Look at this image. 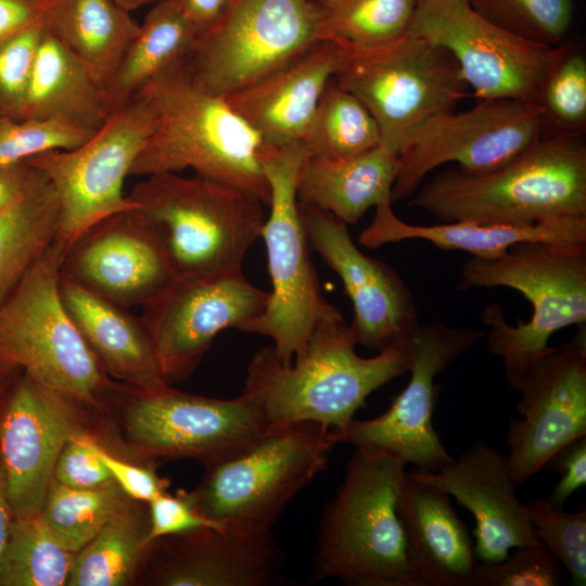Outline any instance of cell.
I'll use <instances>...</instances> for the list:
<instances>
[{"label":"cell","mask_w":586,"mask_h":586,"mask_svg":"<svg viewBox=\"0 0 586 586\" xmlns=\"http://www.w3.org/2000/svg\"><path fill=\"white\" fill-rule=\"evenodd\" d=\"M356 345L349 324L334 306L317 322L292 364H282L272 345L259 349L247 365L242 393L259 406L268 429L316 422L342 440L367 397L408 372L410 364L411 336L370 358L357 355Z\"/></svg>","instance_id":"obj_1"},{"label":"cell","mask_w":586,"mask_h":586,"mask_svg":"<svg viewBox=\"0 0 586 586\" xmlns=\"http://www.w3.org/2000/svg\"><path fill=\"white\" fill-rule=\"evenodd\" d=\"M409 203L443 222L520 226L586 216L585 139L543 136L484 174L446 169L419 187Z\"/></svg>","instance_id":"obj_2"},{"label":"cell","mask_w":586,"mask_h":586,"mask_svg":"<svg viewBox=\"0 0 586 586\" xmlns=\"http://www.w3.org/2000/svg\"><path fill=\"white\" fill-rule=\"evenodd\" d=\"M345 477L321 517L316 581L349 586H425L398 514L406 464L374 447H355Z\"/></svg>","instance_id":"obj_3"},{"label":"cell","mask_w":586,"mask_h":586,"mask_svg":"<svg viewBox=\"0 0 586 586\" xmlns=\"http://www.w3.org/2000/svg\"><path fill=\"white\" fill-rule=\"evenodd\" d=\"M142 91L154 103L156 124L130 176L190 168L269 205L270 187L262 163L266 145L222 97L194 86L182 61L155 76Z\"/></svg>","instance_id":"obj_4"},{"label":"cell","mask_w":586,"mask_h":586,"mask_svg":"<svg viewBox=\"0 0 586 586\" xmlns=\"http://www.w3.org/2000/svg\"><path fill=\"white\" fill-rule=\"evenodd\" d=\"M127 196L178 278L241 271L266 220L260 200L199 175H149Z\"/></svg>","instance_id":"obj_5"},{"label":"cell","mask_w":586,"mask_h":586,"mask_svg":"<svg viewBox=\"0 0 586 586\" xmlns=\"http://www.w3.org/2000/svg\"><path fill=\"white\" fill-rule=\"evenodd\" d=\"M458 290L506 286L532 304L527 322L511 326L498 303L482 311L488 351L499 357L511 388L526 369L551 351L550 336L570 326L586 324V249L543 243L513 245L496 259L469 258L462 265Z\"/></svg>","instance_id":"obj_6"},{"label":"cell","mask_w":586,"mask_h":586,"mask_svg":"<svg viewBox=\"0 0 586 586\" xmlns=\"http://www.w3.org/2000/svg\"><path fill=\"white\" fill-rule=\"evenodd\" d=\"M65 251L56 240L0 305V356L81 411L102 412L120 383L105 373L63 304Z\"/></svg>","instance_id":"obj_7"},{"label":"cell","mask_w":586,"mask_h":586,"mask_svg":"<svg viewBox=\"0 0 586 586\" xmlns=\"http://www.w3.org/2000/svg\"><path fill=\"white\" fill-rule=\"evenodd\" d=\"M339 443L336 431L316 422L270 428L239 454L206 467L192 492L195 504L219 523L272 530Z\"/></svg>","instance_id":"obj_8"},{"label":"cell","mask_w":586,"mask_h":586,"mask_svg":"<svg viewBox=\"0 0 586 586\" xmlns=\"http://www.w3.org/2000/svg\"><path fill=\"white\" fill-rule=\"evenodd\" d=\"M332 78L369 111L381 143L400 151L429 118L469 95L468 85L444 48L404 35L369 47H339Z\"/></svg>","instance_id":"obj_9"},{"label":"cell","mask_w":586,"mask_h":586,"mask_svg":"<svg viewBox=\"0 0 586 586\" xmlns=\"http://www.w3.org/2000/svg\"><path fill=\"white\" fill-rule=\"evenodd\" d=\"M306 155L302 142L266 146L263 153L270 212L262 238L272 290L265 311L242 331L270 337L284 365L303 354L317 322L334 307L322 295L298 212L297 177Z\"/></svg>","instance_id":"obj_10"},{"label":"cell","mask_w":586,"mask_h":586,"mask_svg":"<svg viewBox=\"0 0 586 586\" xmlns=\"http://www.w3.org/2000/svg\"><path fill=\"white\" fill-rule=\"evenodd\" d=\"M317 16L310 0H230L195 37L183 71L205 92H235L316 43Z\"/></svg>","instance_id":"obj_11"},{"label":"cell","mask_w":586,"mask_h":586,"mask_svg":"<svg viewBox=\"0 0 586 586\" xmlns=\"http://www.w3.org/2000/svg\"><path fill=\"white\" fill-rule=\"evenodd\" d=\"M155 124L154 103L141 91L111 112L85 143L25 162L40 170L55 190L61 212L58 241L65 249L97 221L136 208L124 193V182Z\"/></svg>","instance_id":"obj_12"},{"label":"cell","mask_w":586,"mask_h":586,"mask_svg":"<svg viewBox=\"0 0 586 586\" xmlns=\"http://www.w3.org/2000/svg\"><path fill=\"white\" fill-rule=\"evenodd\" d=\"M131 446L148 458H193L206 467L258 440L268 424L246 394L220 399L179 392L165 384L141 390L122 383L115 400Z\"/></svg>","instance_id":"obj_13"},{"label":"cell","mask_w":586,"mask_h":586,"mask_svg":"<svg viewBox=\"0 0 586 586\" xmlns=\"http://www.w3.org/2000/svg\"><path fill=\"white\" fill-rule=\"evenodd\" d=\"M406 34L446 49L476 99L533 104L562 44L510 34L480 15L468 0H417Z\"/></svg>","instance_id":"obj_14"},{"label":"cell","mask_w":586,"mask_h":586,"mask_svg":"<svg viewBox=\"0 0 586 586\" xmlns=\"http://www.w3.org/2000/svg\"><path fill=\"white\" fill-rule=\"evenodd\" d=\"M544 136L536 104L513 99L479 100L471 109L440 113L404 142L391 202L411 198L425 176L446 163L470 174L494 170Z\"/></svg>","instance_id":"obj_15"},{"label":"cell","mask_w":586,"mask_h":586,"mask_svg":"<svg viewBox=\"0 0 586 586\" xmlns=\"http://www.w3.org/2000/svg\"><path fill=\"white\" fill-rule=\"evenodd\" d=\"M484 336L473 328L419 323L411 335L408 384L384 413L354 419L342 443L385 450L421 471L434 472L451 460L432 422L440 391L435 378Z\"/></svg>","instance_id":"obj_16"},{"label":"cell","mask_w":586,"mask_h":586,"mask_svg":"<svg viewBox=\"0 0 586 586\" xmlns=\"http://www.w3.org/2000/svg\"><path fill=\"white\" fill-rule=\"evenodd\" d=\"M269 291L253 285L242 270L176 278L140 316L169 384L189 377L216 335L240 331L265 311Z\"/></svg>","instance_id":"obj_17"},{"label":"cell","mask_w":586,"mask_h":586,"mask_svg":"<svg viewBox=\"0 0 586 586\" xmlns=\"http://www.w3.org/2000/svg\"><path fill=\"white\" fill-rule=\"evenodd\" d=\"M512 390L520 394V418L509 424L507 458L519 485L562 447L586 436V324L533 362Z\"/></svg>","instance_id":"obj_18"},{"label":"cell","mask_w":586,"mask_h":586,"mask_svg":"<svg viewBox=\"0 0 586 586\" xmlns=\"http://www.w3.org/2000/svg\"><path fill=\"white\" fill-rule=\"evenodd\" d=\"M81 411L25 373L0 403V461L14 518L39 514L59 456L81 430Z\"/></svg>","instance_id":"obj_19"},{"label":"cell","mask_w":586,"mask_h":586,"mask_svg":"<svg viewBox=\"0 0 586 586\" xmlns=\"http://www.w3.org/2000/svg\"><path fill=\"white\" fill-rule=\"evenodd\" d=\"M298 212L310 246L339 275L353 304L355 343L380 352L408 340L419 324L418 310L399 275L360 252L347 225L331 213L300 202Z\"/></svg>","instance_id":"obj_20"},{"label":"cell","mask_w":586,"mask_h":586,"mask_svg":"<svg viewBox=\"0 0 586 586\" xmlns=\"http://www.w3.org/2000/svg\"><path fill=\"white\" fill-rule=\"evenodd\" d=\"M61 273L123 307H144L177 278L158 240L136 209L112 214L66 249Z\"/></svg>","instance_id":"obj_21"},{"label":"cell","mask_w":586,"mask_h":586,"mask_svg":"<svg viewBox=\"0 0 586 586\" xmlns=\"http://www.w3.org/2000/svg\"><path fill=\"white\" fill-rule=\"evenodd\" d=\"M149 578L162 586H267L285 565L272 530L203 527L152 544Z\"/></svg>","instance_id":"obj_22"},{"label":"cell","mask_w":586,"mask_h":586,"mask_svg":"<svg viewBox=\"0 0 586 586\" xmlns=\"http://www.w3.org/2000/svg\"><path fill=\"white\" fill-rule=\"evenodd\" d=\"M413 472L472 513L476 524L474 553L480 562H498L511 548L543 544L517 495L507 455L488 443L474 442L434 472Z\"/></svg>","instance_id":"obj_23"},{"label":"cell","mask_w":586,"mask_h":586,"mask_svg":"<svg viewBox=\"0 0 586 586\" xmlns=\"http://www.w3.org/2000/svg\"><path fill=\"white\" fill-rule=\"evenodd\" d=\"M339 56L336 44L317 41L282 67L222 98L267 148L302 142Z\"/></svg>","instance_id":"obj_24"},{"label":"cell","mask_w":586,"mask_h":586,"mask_svg":"<svg viewBox=\"0 0 586 586\" xmlns=\"http://www.w3.org/2000/svg\"><path fill=\"white\" fill-rule=\"evenodd\" d=\"M424 240L442 251H463L479 259H496L523 242L586 249V216H561L531 225H483L471 221L411 225L399 219L391 200L375 206L371 224L360 233L364 246L377 249L405 240Z\"/></svg>","instance_id":"obj_25"},{"label":"cell","mask_w":586,"mask_h":586,"mask_svg":"<svg viewBox=\"0 0 586 586\" xmlns=\"http://www.w3.org/2000/svg\"><path fill=\"white\" fill-rule=\"evenodd\" d=\"M398 514L425 586H475L479 560L466 524L444 489L404 474Z\"/></svg>","instance_id":"obj_26"},{"label":"cell","mask_w":586,"mask_h":586,"mask_svg":"<svg viewBox=\"0 0 586 586\" xmlns=\"http://www.w3.org/2000/svg\"><path fill=\"white\" fill-rule=\"evenodd\" d=\"M59 286L66 310L112 380L141 390L168 384L141 317L63 273Z\"/></svg>","instance_id":"obj_27"},{"label":"cell","mask_w":586,"mask_h":586,"mask_svg":"<svg viewBox=\"0 0 586 586\" xmlns=\"http://www.w3.org/2000/svg\"><path fill=\"white\" fill-rule=\"evenodd\" d=\"M398 156L397 149L383 143L342 160L306 155L297 177V201L355 225L371 206L391 200Z\"/></svg>","instance_id":"obj_28"},{"label":"cell","mask_w":586,"mask_h":586,"mask_svg":"<svg viewBox=\"0 0 586 586\" xmlns=\"http://www.w3.org/2000/svg\"><path fill=\"white\" fill-rule=\"evenodd\" d=\"M42 25L104 90L140 24L113 0H41Z\"/></svg>","instance_id":"obj_29"},{"label":"cell","mask_w":586,"mask_h":586,"mask_svg":"<svg viewBox=\"0 0 586 586\" xmlns=\"http://www.w3.org/2000/svg\"><path fill=\"white\" fill-rule=\"evenodd\" d=\"M107 116L101 87L84 65L44 29L18 119L54 120L95 132Z\"/></svg>","instance_id":"obj_30"},{"label":"cell","mask_w":586,"mask_h":586,"mask_svg":"<svg viewBox=\"0 0 586 586\" xmlns=\"http://www.w3.org/2000/svg\"><path fill=\"white\" fill-rule=\"evenodd\" d=\"M152 5L104 90L109 114L139 94L160 73L181 62L198 36L175 0Z\"/></svg>","instance_id":"obj_31"},{"label":"cell","mask_w":586,"mask_h":586,"mask_svg":"<svg viewBox=\"0 0 586 586\" xmlns=\"http://www.w3.org/2000/svg\"><path fill=\"white\" fill-rule=\"evenodd\" d=\"M60 215L54 188L35 168L25 190L0 214V305L58 240Z\"/></svg>","instance_id":"obj_32"},{"label":"cell","mask_w":586,"mask_h":586,"mask_svg":"<svg viewBox=\"0 0 586 586\" xmlns=\"http://www.w3.org/2000/svg\"><path fill=\"white\" fill-rule=\"evenodd\" d=\"M148 530L149 513L130 502L75 553L66 585H128L149 557Z\"/></svg>","instance_id":"obj_33"},{"label":"cell","mask_w":586,"mask_h":586,"mask_svg":"<svg viewBox=\"0 0 586 586\" xmlns=\"http://www.w3.org/2000/svg\"><path fill=\"white\" fill-rule=\"evenodd\" d=\"M302 143L307 156L342 160L375 148L381 143V136L366 106L331 78Z\"/></svg>","instance_id":"obj_34"},{"label":"cell","mask_w":586,"mask_h":586,"mask_svg":"<svg viewBox=\"0 0 586 586\" xmlns=\"http://www.w3.org/2000/svg\"><path fill=\"white\" fill-rule=\"evenodd\" d=\"M417 0H339L317 7L316 41L337 47L382 44L406 35Z\"/></svg>","instance_id":"obj_35"},{"label":"cell","mask_w":586,"mask_h":586,"mask_svg":"<svg viewBox=\"0 0 586 586\" xmlns=\"http://www.w3.org/2000/svg\"><path fill=\"white\" fill-rule=\"evenodd\" d=\"M74 557L50 532L40 513L13 518L0 586L66 585Z\"/></svg>","instance_id":"obj_36"},{"label":"cell","mask_w":586,"mask_h":586,"mask_svg":"<svg viewBox=\"0 0 586 586\" xmlns=\"http://www.w3.org/2000/svg\"><path fill=\"white\" fill-rule=\"evenodd\" d=\"M131 501L116 483L80 489L52 480L40 515L54 537L76 553Z\"/></svg>","instance_id":"obj_37"},{"label":"cell","mask_w":586,"mask_h":586,"mask_svg":"<svg viewBox=\"0 0 586 586\" xmlns=\"http://www.w3.org/2000/svg\"><path fill=\"white\" fill-rule=\"evenodd\" d=\"M536 105L545 136L584 137L586 130V59L581 51L561 44L545 77Z\"/></svg>","instance_id":"obj_38"},{"label":"cell","mask_w":586,"mask_h":586,"mask_svg":"<svg viewBox=\"0 0 586 586\" xmlns=\"http://www.w3.org/2000/svg\"><path fill=\"white\" fill-rule=\"evenodd\" d=\"M484 18L523 39L559 46L572 21V0H468Z\"/></svg>","instance_id":"obj_39"},{"label":"cell","mask_w":586,"mask_h":586,"mask_svg":"<svg viewBox=\"0 0 586 586\" xmlns=\"http://www.w3.org/2000/svg\"><path fill=\"white\" fill-rule=\"evenodd\" d=\"M536 537L566 569L577 586L586 583V511L565 512L546 499L523 502Z\"/></svg>","instance_id":"obj_40"},{"label":"cell","mask_w":586,"mask_h":586,"mask_svg":"<svg viewBox=\"0 0 586 586\" xmlns=\"http://www.w3.org/2000/svg\"><path fill=\"white\" fill-rule=\"evenodd\" d=\"M93 133L54 120L0 116V166L22 164L50 151L77 148Z\"/></svg>","instance_id":"obj_41"},{"label":"cell","mask_w":586,"mask_h":586,"mask_svg":"<svg viewBox=\"0 0 586 586\" xmlns=\"http://www.w3.org/2000/svg\"><path fill=\"white\" fill-rule=\"evenodd\" d=\"M43 34L39 23L0 41V116L20 118Z\"/></svg>","instance_id":"obj_42"},{"label":"cell","mask_w":586,"mask_h":586,"mask_svg":"<svg viewBox=\"0 0 586 586\" xmlns=\"http://www.w3.org/2000/svg\"><path fill=\"white\" fill-rule=\"evenodd\" d=\"M560 562L544 545L524 546L498 562H479L475 586H558Z\"/></svg>","instance_id":"obj_43"},{"label":"cell","mask_w":586,"mask_h":586,"mask_svg":"<svg viewBox=\"0 0 586 586\" xmlns=\"http://www.w3.org/2000/svg\"><path fill=\"white\" fill-rule=\"evenodd\" d=\"M148 505L149 530L145 540L149 545L163 537L224 524L200 511L192 492L178 491L176 495H170L165 491Z\"/></svg>","instance_id":"obj_44"},{"label":"cell","mask_w":586,"mask_h":586,"mask_svg":"<svg viewBox=\"0 0 586 586\" xmlns=\"http://www.w3.org/2000/svg\"><path fill=\"white\" fill-rule=\"evenodd\" d=\"M82 429L73 434L62 449L53 481L73 488L93 489L115 483L89 443Z\"/></svg>","instance_id":"obj_45"},{"label":"cell","mask_w":586,"mask_h":586,"mask_svg":"<svg viewBox=\"0 0 586 586\" xmlns=\"http://www.w3.org/2000/svg\"><path fill=\"white\" fill-rule=\"evenodd\" d=\"M89 443L116 485L132 500L148 504L166 491L168 482L158 477L153 470L113 456L91 434Z\"/></svg>","instance_id":"obj_46"},{"label":"cell","mask_w":586,"mask_h":586,"mask_svg":"<svg viewBox=\"0 0 586 586\" xmlns=\"http://www.w3.org/2000/svg\"><path fill=\"white\" fill-rule=\"evenodd\" d=\"M560 474V480L546 499L562 508L569 497L586 483V436H582L558 450L547 462Z\"/></svg>","instance_id":"obj_47"},{"label":"cell","mask_w":586,"mask_h":586,"mask_svg":"<svg viewBox=\"0 0 586 586\" xmlns=\"http://www.w3.org/2000/svg\"><path fill=\"white\" fill-rule=\"evenodd\" d=\"M39 23L41 0H0V41Z\"/></svg>","instance_id":"obj_48"},{"label":"cell","mask_w":586,"mask_h":586,"mask_svg":"<svg viewBox=\"0 0 586 586\" xmlns=\"http://www.w3.org/2000/svg\"><path fill=\"white\" fill-rule=\"evenodd\" d=\"M34 173L26 163L0 166V214L25 190Z\"/></svg>","instance_id":"obj_49"},{"label":"cell","mask_w":586,"mask_h":586,"mask_svg":"<svg viewBox=\"0 0 586 586\" xmlns=\"http://www.w3.org/2000/svg\"><path fill=\"white\" fill-rule=\"evenodd\" d=\"M198 35L207 28L230 0H175Z\"/></svg>","instance_id":"obj_50"},{"label":"cell","mask_w":586,"mask_h":586,"mask_svg":"<svg viewBox=\"0 0 586 586\" xmlns=\"http://www.w3.org/2000/svg\"><path fill=\"white\" fill-rule=\"evenodd\" d=\"M13 518L7 495L4 473L0 461V570Z\"/></svg>","instance_id":"obj_51"},{"label":"cell","mask_w":586,"mask_h":586,"mask_svg":"<svg viewBox=\"0 0 586 586\" xmlns=\"http://www.w3.org/2000/svg\"><path fill=\"white\" fill-rule=\"evenodd\" d=\"M21 373L17 366L0 356V403Z\"/></svg>","instance_id":"obj_52"},{"label":"cell","mask_w":586,"mask_h":586,"mask_svg":"<svg viewBox=\"0 0 586 586\" xmlns=\"http://www.w3.org/2000/svg\"><path fill=\"white\" fill-rule=\"evenodd\" d=\"M118 5L127 10L128 12H132L142 5L148 4V0H113Z\"/></svg>","instance_id":"obj_53"},{"label":"cell","mask_w":586,"mask_h":586,"mask_svg":"<svg viewBox=\"0 0 586 586\" xmlns=\"http://www.w3.org/2000/svg\"><path fill=\"white\" fill-rule=\"evenodd\" d=\"M317 7H324V5H329L333 2H336L339 0H310Z\"/></svg>","instance_id":"obj_54"},{"label":"cell","mask_w":586,"mask_h":586,"mask_svg":"<svg viewBox=\"0 0 586 586\" xmlns=\"http://www.w3.org/2000/svg\"><path fill=\"white\" fill-rule=\"evenodd\" d=\"M158 1H161V0H148V4H154V3L158 2Z\"/></svg>","instance_id":"obj_55"}]
</instances>
